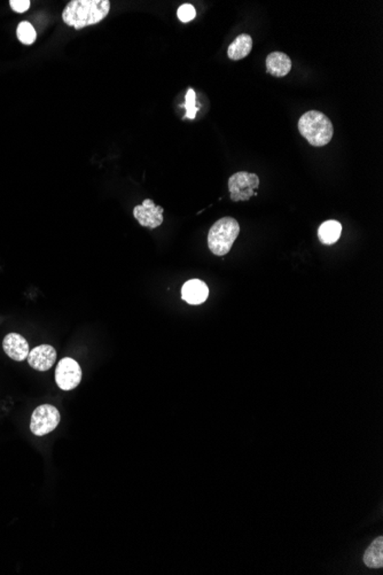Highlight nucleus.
Masks as SVG:
<instances>
[{"label": "nucleus", "mask_w": 383, "mask_h": 575, "mask_svg": "<svg viewBox=\"0 0 383 575\" xmlns=\"http://www.w3.org/2000/svg\"><path fill=\"white\" fill-rule=\"evenodd\" d=\"M239 233L240 225L236 219L233 217H222L209 230V250L217 256H224L232 248Z\"/></svg>", "instance_id": "nucleus-3"}, {"label": "nucleus", "mask_w": 383, "mask_h": 575, "mask_svg": "<svg viewBox=\"0 0 383 575\" xmlns=\"http://www.w3.org/2000/svg\"><path fill=\"white\" fill-rule=\"evenodd\" d=\"M253 48V38L248 34H242L233 41L227 50V55L233 61H239L246 58Z\"/></svg>", "instance_id": "nucleus-12"}, {"label": "nucleus", "mask_w": 383, "mask_h": 575, "mask_svg": "<svg viewBox=\"0 0 383 575\" xmlns=\"http://www.w3.org/2000/svg\"><path fill=\"white\" fill-rule=\"evenodd\" d=\"M82 376L79 364L70 357H65L59 362L55 370V383L60 390H72L81 383Z\"/></svg>", "instance_id": "nucleus-6"}, {"label": "nucleus", "mask_w": 383, "mask_h": 575, "mask_svg": "<svg viewBox=\"0 0 383 575\" xmlns=\"http://www.w3.org/2000/svg\"><path fill=\"white\" fill-rule=\"evenodd\" d=\"M17 37L20 39L21 43L25 45H30L36 41L37 34L34 28L31 26L29 22H21L17 27Z\"/></svg>", "instance_id": "nucleus-15"}, {"label": "nucleus", "mask_w": 383, "mask_h": 575, "mask_svg": "<svg viewBox=\"0 0 383 575\" xmlns=\"http://www.w3.org/2000/svg\"><path fill=\"white\" fill-rule=\"evenodd\" d=\"M267 72L274 77H284L291 70V60L286 53L272 52L267 55Z\"/></svg>", "instance_id": "nucleus-11"}, {"label": "nucleus", "mask_w": 383, "mask_h": 575, "mask_svg": "<svg viewBox=\"0 0 383 575\" xmlns=\"http://www.w3.org/2000/svg\"><path fill=\"white\" fill-rule=\"evenodd\" d=\"M61 421V416L58 409L51 404H43L34 409L31 416L30 431L37 436L54 431Z\"/></svg>", "instance_id": "nucleus-4"}, {"label": "nucleus", "mask_w": 383, "mask_h": 575, "mask_svg": "<svg viewBox=\"0 0 383 575\" xmlns=\"http://www.w3.org/2000/svg\"><path fill=\"white\" fill-rule=\"evenodd\" d=\"M56 361V352L50 345H41L31 350L28 355V363L34 370L48 371L51 369Z\"/></svg>", "instance_id": "nucleus-8"}, {"label": "nucleus", "mask_w": 383, "mask_h": 575, "mask_svg": "<svg viewBox=\"0 0 383 575\" xmlns=\"http://www.w3.org/2000/svg\"><path fill=\"white\" fill-rule=\"evenodd\" d=\"M260 186V179L256 174L247 172H236L229 179L231 200L234 202L246 201L256 195L255 190Z\"/></svg>", "instance_id": "nucleus-5"}, {"label": "nucleus", "mask_w": 383, "mask_h": 575, "mask_svg": "<svg viewBox=\"0 0 383 575\" xmlns=\"http://www.w3.org/2000/svg\"><path fill=\"white\" fill-rule=\"evenodd\" d=\"M10 5L12 10H15L17 13H23L29 10L30 1L29 0H10Z\"/></svg>", "instance_id": "nucleus-18"}, {"label": "nucleus", "mask_w": 383, "mask_h": 575, "mask_svg": "<svg viewBox=\"0 0 383 575\" xmlns=\"http://www.w3.org/2000/svg\"><path fill=\"white\" fill-rule=\"evenodd\" d=\"M298 131L315 148H322L332 141L334 127L325 114L310 110L298 121Z\"/></svg>", "instance_id": "nucleus-2"}, {"label": "nucleus", "mask_w": 383, "mask_h": 575, "mask_svg": "<svg viewBox=\"0 0 383 575\" xmlns=\"http://www.w3.org/2000/svg\"><path fill=\"white\" fill-rule=\"evenodd\" d=\"M3 348L7 356L12 360L17 361V362H22V361L25 360V359H28L29 353H30L29 343H28L25 338L19 334V333L7 334L3 340Z\"/></svg>", "instance_id": "nucleus-9"}, {"label": "nucleus", "mask_w": 383, "mask_h": 575, "mask_svg": "<svg viewBox=\"0 0 383 575\" xmlns=\"http://www.w3.org/2000/svg\"><path fill=\"white\" fill-rule=\"evenodd\" d=\"M165 209L155 205L153 200L146 199L141 205H136L134 209V219L139 224L149 229H156L163 223Z\"/></svg>", "instance_id": "nucleus-7"}, {"label": "nucleus", "mask_w": 383, "mask_h": 575, "mask_svg": "<svg viewBox=\"0 0 383 575\" xmlns=\"http://www.w3.org/2000/svg\"><path fill=\"white\" fill-rule=\"evenodd\" d=\"M364 563L369 567L379 569L383 566V538H377L367 549L364 555Z\"/></svg>", "instance_id": "nucleus-14"}, {"label": "nucleus", "mask_w": 383, "mask_h": 575, "mask_svg": "<svg viewBox=\"0 0 383 575\" xmlns=\"http://www.w3.org/2000/svg\"><path fill=\"white\" fill-rule=\"evenodd\" d=\"M185 108V119L194 120L198 107L196 106V97H195V91L193 89H189V91L186 93Z\"/></svg>", "instance_id": "nucleus-16"}, {"label": "nucleus", "mask_w": 383, "mask_h": 575, "mask_svg": "<svg viewBox=\"0 0 383 575\" xmlns=\"http://www.w3.org/2000/svg\"><path fill=\"white\" fill-rule=\"evenodd\" d=\"M177 15H178L179 20L184 22V23H187V22L193 20L196 17V10H195L194 6L191 5V3H184L177 10Z\"/></svg>", "instance_id": "nucleus-17"}, {"label": "nucleus", "mask_w": 383, "mask_h": 575, "mask_svg": "<svg viewBox=\"0 0 383 575\" xmlns=\"http://www.w3.org/2000/svg\"><path fill=\"white\" fill-rule=\"evenodd\" d=\"M108 0H72L62 12V20L75 29L99 23L108 15Z\"/></svg>", "instance_id": "nucleus-1"}, {"label": "nucleus", "mask_w": 383, "mask_h": 575, "mask_svg": "<svg viewBox=\"0 0 383 575\" xmlns=\"http://www.w3.org/2000/svg\"><path fill=\"white\" fill-rule=\"evenodd\" d=\"M342 225L338 221H327L319 228L318 238L325 245H333L340 239Z\"/></svg>", "instance_id": "nucleus-13"}, {"label": "nucleus", "mask_w": 383, "mask_h": 575, "mask_svg": "<svg viewBox=\"0 0 383 575\" xmlns=\"http://www.w3.org/2000/svg\"><path fill=\"white\" fill-rule=\"evenodd\" d=\"M182 294L189 305H201L208 299L209 288L200 279H191L183 286Z\"/></svg>", "instance_id": "nucleus-10"}]
</instances>
